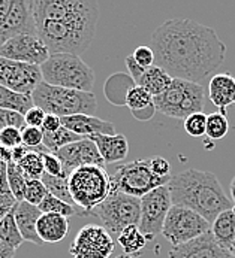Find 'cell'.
Segmentation results:
<instances>
[{
    "mask_svg": "<svg viewBox=\"0 0 235 258\" xmlns=\"http://www.w3.org/2000/svg\"><path fill=\"white\" fill-rule=\"evenodd\" d=\"M150 48L156 66L174 79L199 84L225 61L226 45L214 29L191 18H172L153 32Z\"/></svg>",
    "mask_w": 235,
    "mask_h": 258,
    "instance_id": "cell-1",
    "label": "cell"
},
{
    "mask_svg": "<svg viewBox=\"0 0 235 258\" xmlns=\"http://www.w3.org/2000/svg\"><path fill=\"white\" fill-rule=\"evenodd\" d=\"M99 5L85 0H35L36 36L50 54L79 55L93 42Z\"/></svg>",
    "mask_w": 235,
    "mask_h": 258,
    "instance_id": "cell-2",
    "label": "cell"
},
{
    "mask_svg": "<svg viewBox=\"0 0 235 258\" xmlns=\"http://www.w3.org/2000/svg\"><path fill=\"white\" fill-rule=\"evenodd\" d=\"M172 205L195 211L207 221H214L222 212L234 208L213 172L186 169L171 176L168 182Z\"/></svg>",
    "mask_w": 235,
    "mask_h": 258,
    "instance_id": "cell-3",
    "label": "cell"
},
{
    "mask_svg": "<svg viewBox=\"0 0 235 258\" xmlns=\"http://www.w3.org/2000/svg\"><path fill=\"white\" fill-rule=\"evenodd\" d=\"M69 194L74 208L81 217H91V212L111 194V175L102 166H82L71 172L68 178Z\"/></svg>",
    "mask_w": 235,
    "mask_h": 258,
    "instance_id": "cell-4",
    "label": "cell"
},
{
    "mask_svg": "<svg viewBox=\"0 0 235 258\" xmlns=\"http://www.w3.org/2000/svg\"><path fill=\"white\" fill-rule=\"evenodd\" d=\"M33 105L45 113L60 118L74 115H95L98 99L93 93L54 87L42 82L32 94Z\"/></svg>",
    "mask_w": 235,
    "mask_h": 258,
    "instance_id": "cell-5",
    "label": "cell"
},
{
    "mask_svg": "<svg viewBox=\"0 0 235 258\" xmlns=\"http://www.w3.org/2000/svg\"><path fill=\"white\" fill-rule=\"evenodd\" d=\"M45 84L91 93L95 87V72L91 68L74 54H53L40 66Z\"/></svg>",
    "mask_w": 235,
    "mask_h": 258,
    "instance_id": "cell-6",
    "label": "cell"
},
{
    "mask_svg": "<svg viewBox=\"0 0 235 258\" xmlns=\"http://www.w3.org/2000/svg\"><path fill=\"white\" fill-rule=\"evenodd\" d=\"M204 105V87L201 84L184 79H172L169 88L160 96L155 97L156 112L177 119H186L194 113L202 112Z\"/></svg>",
    "mask_w": 235,
    "mask_h": 258,
    "instance_id": "cell-7",
    "label": "cell"
},
{
    "mask_svg": "<svg viewBox=\"0 0 235 258\" xmlns=\"http://www.w3.org/2000/svg\"><path fill=\"white\" fill-rule=\"evenodd\" d=\"M91 217H98L110 234L118 236L130 225H139L141 200L120 191H111L104 203H101Z\"/></svg>",
    "mask_w": 235,
    "mask_h": 258,
    "instance_id": "cell-8",
    "label": "cell"
},
{
    "mask_svg": "<svg viewBox=\"0 0 235 258\" xmlns=\"http://www.w3.org/2000/svg\"><path fill=\"white\" fill-rule=\"evenodd\" d=\"M171 178H159L150 167L149 160H135L120 164L111 175V191H120L127 196L141 199L159 186L168 185Z\"/></svg>",
    "mask_w": 235,
    "mask_h": 258,
    "instance_id": "cell-9",
    "label": "cell"
},
{
    "mask_svg": "<svg viewBox=\"0 0 235 258\" xmlns=\"http://www.w3.org/2000/svg\"><path fill=\"white\" fill-rule=\"evenodd\" d=\"M211 230V224L202 218L195 211L175 206L169 209L166 220L162 228L163 237L172 243V246L186 243L189 240H194L196 237L208 233Z\"/></svg>",
    "mask_w": 235,
    "mask_h": 258,
    "instance_id": "cell-10",
    "label": "cell"
},
{
    "mask_svg": "<svg viewBox=\"0 0 235 258\" xmlns=\"http://www.w3.org/2000/svg\"><path fill=\"white\" fill-rule=\"evenodd\" d=\"M36 35L32 0H0V48L17 35Z\"/></svg>",
    "mask_w": 235,
    "mask_h": 258,
    "instance_id": "cell-11",
    "label": "cell"
},
{
    "mask_svg": "<svg viewBox=\"0 0 235 258\" xmlns=\"http://www.w3.org/2000/svg\"><path fill=\"white\" fill-rule=\"evenodd\" d=\"M139 200H141V220L138 228L146 236V239L152 242L155 240L159 233H162L166 215L172 208L171 194L168 186L163 185L150 191Z\"/></svg>",
    "mask_w": 235,
    "mask_h": 258,
    "instance_id": "cell-12",
    "label": "cell"
},
{
    "mask_svg": "<svg viewBox=\"0 0 235 258\" xmlns=\"http://www.w3.org/2000/svg\"><path fill=\"white\" fill-rule=\"evenodd\" d=\"M69 252L74 258H110L114 240L105 227L87 224L77 233Z\"/></svg>",
    "mask_w": 235,
    "mask_h": 258,
    "instance_id": "cell-13",
    "label": "cell"
},
{
    "mask_svg": "<svg viewBox=\"0 0 235 258\" xmlns=\"http://www.w3.org/2000/svg\"><path fill=\"white\" fill-rule=\"evenodd\" d=\"M42 82L43 79L40 66L26 64L0 57V85L15 93L32 96Z\"/></svg>",
    "mask_w": 235,
    "mask_h": 258,
    "instance_id": "cell-14",
    "label": "cell"
},
{
    "mask_svg": "<svg viewBox=\"0 0 235 258\" xmlns=\"http://www.w3.org/2000/svg\"><path fill=\"white\" fill-rule=\"evenodd\" d=\"M50 55L48 48L36 35H17L0 48V57L33 66H42Z\"/></svg>",
    "mask_w": 235,
    "mask_h": 258,
    "instance_id": "cell-15",
    "label": "cell"
},
{
    "mask_svg": "<svg viewBox=\"0 0 235 258\" xmlns=\"http://www.w3.org/2000/svg\"><path fill=\"white\" fill-rule=\"evenodd\" d=\"M54 154L60 158L68 176L72 170L82 166H105L98 148L90 139H81L78 142L63 147Z\"/></svg>",
    "mask_w": 235,
    "mask_h": 258,
    "instance_id": "cell-16",
    "label": "cell"
},
{
    "mask_svg": "<svg viewBox=\"0 0 235 258\" xmlns=\"http://www.w3.org/2000/svg\"><path fill=\"white\" fill-rule=\"evenodd\" d=\"M232 255L223 249L213 237L211 230L194 240L172 246L168 258H231Z\"/></svg>",
    "mask_w": 235,
    "mask_h": 258,
    "instance_id": "cell-17",
    "label": "cell"
},
{
    "mask_svg": "<svg viewBox=\"0 0 235 258\" xmlns=\"http://www.w3.org/2000/svg\"><path fill=\"white\" fill-rule=\"evenodd\" d=\"M62 125L84 139L96 135H116V125L111 121L98 118L95 115H74L60 118Z\"/></svg>",
    "mask_w": 235,
    "mask_h": 258,
    "instance_id": "cell-18",
    "label": "cell"
},
{
    "mask_svg": "<svg viewBox=\"0 0 235 258\" xmlns=\"http://www.w3.org/2000/svg\"><path fill=\"white\" fill-rule=\"evenodd\" d=\"M42 212L39 211L38 206H33L27 202H18L17 206L14 208V217L17 227L24 239V242H30L33 245H43V242L40 240L36 231V222L39 220Z\"/></svg>",
    "mask_w": 235,
    "mask_h": 258,
    "instance_id": "cell-19",
    "label": "cell"
},
{
    "mask_svg": "<svg viewBox=\"0 0 235 258\" xmlns=\"http://www.w3.org/2000/svg\"><path fill=\"white\" fill-rule=\"evenodd\" d=\"M101 154L105 164L123 161L129 152V142L124 135H96L88 138Z\"/></svg>",
    "mask_w": 235,
    "mask_h": 258,
    "instance_id": "cell-20",
    "label": "cell"
},
{
    "mask_svg": "<svg viewBox=\"0 0 235 258\" xmlns=\"http://www.w3.org/2000/svg\"><path fill=\"white\" fill-rule=\"evenodd\" d=\"M208 97L219 112L225 113L226 108L235 105V78L229 74H217L210 79ZM226 115V113H225Z\"/></svg>",
    "mask_w": 235,
    "mask_h": 258,
    "instance_id": "cell-21",
    "label": "cell"
},
{
    "mask_svg": "<svg viewBox=\"0 0 235 258\" xmlns=\"http://www.w3.org/2000/svg\"><path fill=\"white\" fill-rule=\"evenodd\" d=\"M36 231L43 243H57L66 237L69 231V221L62 215L42 214L36 222Z\"/></svg>",
    "mask_w": 235,
    "mask_h": 258,
    "instance_id": "cell-22",
    "label": "cell"
},
{
    "mask_svg": "<svg viewBox=\"0 0 235 258\" xmlns=\"http://www.w3.org/2000/svg\"><path fill=\"white\" fill-rule=\"evenodd\" d=\"M135 81L132 76L124 72H116L105 81L104 94L105 99L114 106H126V97L129 91L135 87Z\"/></svg>",
    "mask_w": 235,
    "mask_h": 258,
    "instance_id": "cell-23",
    "label": "cell"
},
{
    "mask_svg": "<svg viewBox=\"0 0 235 258\" xmlns=\"http://www.w3.org/2000/svg\"><path fill=\"white\" fill-rule=\"evenodd\" d=\"M211 234L214 240L229 252L235 239V212L234 208L222 212L211 222Z\"/></svg>",
    "mask_w": 235,
    "mask_h": 258,
    "instance_id": "cell-24",
    "label": "cell"
},
{
    "mask_svg": "<svg viewBox=\"0 0 235 258\" xmlns=\"http://www.w3.org/2000/svg\"><path fill=\"white\" fill-rule=\"evenodd\" d=\"M172 79L174 78L168 72H165L162 68L155 64V66L144 71V74L139 78V81L136 82V85L143 87L153 97H157L169 88V85L172 84Z\"/></svg>",
    "mask_w": 235,
    "mask_h": 258,
    "instance_id": "cell-25",
    "label": "cell"
},
{
    "mask_svg": "<svg viewBox=\"0 0 235 258\" xmlns=\"http://www.w3.org/2000/svg\"><path fill=\"white\" fill-rule=\"evenodd\" d=\"M117 242L121 246V249L124 251V254L133 257V255H141L149 240L146 239V236L139 231L136 225H130L118 234Z\"/></svg>",
    "mask_w": 235,
    "mask_h": 258,
    "instance_id": "cell-26",
    "label": "cell"
},
{
    "mask_svg": "<svg viewBox=\"0 0 235 258\" xmlns=\"http://www.w3.org/2000/svg\"><path fill=\"white\" fill-rule=\"evenodd\" d=\"M33 106L35 105L32 96H24L0 85V109H8L26 115Z\"/></svg>",
    "mask_w": 235,
    "mask_h": 258,
    "instance_id": "cell-27",
    "label": "cell"
},
{
    "mask_svg": "<svg viewBox=\"0 0 235 258\" xmlns=\"http://www.w3.org/2000/svg\"><path fill=\"white\" fill-rule=\"evenodd\" d=\"M43 152H50L43 145L38 149H29L27 154L23 157V160L20 163H17L27 179H40L42 178V175H43L42 154Z\"/></svg>",
    "mask_w": 235,
    "mask_h": 258,
    "instance_id": "cell-28",
    "label": "cell"
},
{
    "mask_svg": "<svg viewBox=\"0 0 235 258\" xmlns=\"http://www.w3.org/2000/svg\"><path fill=\"white\" fill-rule=\"evenodd\" d=\"M81 139H84V138L72 133L71 130H68V128H65L62 125V128H59L54 133H45L43 132V142H42V145L46 148L50 152H57L59 149H62L63 147L71 145L74 142H78Z\"/></svg>",
    "mask_w": 235,
    "mask_h": 258,
    "instance_id": "cell-29",
    "label": "cell"
},
{
    "mask_svg": "<svg viewBox=\"0 0 235 258\" xmlns=\"http://www.w3.org/2000/svg\"><path fill=\"white\" fill-rule=\"evenodd\" d=\"M0 239L6 243V245H9L12 249H18L21 245H23V242H24V239H23V236H21V233H20V230H18V227H17V222H15V217H14V209H12V212H9L2 221H0Z\"/></svg>",
    "mask_w": 235,
    "mask_h": 258,
    "instance_id": "cell-30",
    "label": "cell"
},
{
    "mask_svg": "<svg viewBox=\"0 0 235 258\" xmlns=\"http://www.w3.org/2000/svg\"><path fill=\"white\" fill-rule=\"evenodd\" d=\"M8 184H9L11 194L15 197V200L23 202L24 200V192H26L27 178L21 172L20 166L17 163H14V161L8 163Z\"/></svg>",
    "mask_w": 235,
    "mask_h": 258,
    "instance_id": "cell-31",
    "label": "cell"
},
{
    "mask_svg": "<svg viewBox=\"0 0 235 258\" xmlns=\"http://www.w3.org/2000/svg\"><path fill=\"white\" fill-rule=\"evenodd\" d=\"M229 132V122L225 113L214 112L207 115V130L205 136H208L211 141H220L223 139Z\"/></svg>",
    "mask_w": 235,
    "mask_h": 258,
    "instance_id": "cell-32",
    "label": "cell"
},
{
    "mask_svg": "<svg viewBox=\"0 0 235 258\" xmlns=\"http://www.w3.org/2000/svg\"><path fill=\"white\" fill-rule=\"evenodd\" d=\"M38 208H39V211L42 214H54V215H62L65 218H69V217L77 214V209L72 205H69V203L63 202V200L54 197L50 192L45 196V199L42 200V203Z\"/></svg>",
    "mask_w": 235,
    "mask_h": 258,
    "instance_id": "cell-33",
    "label": "cell"
},
{
    "mask_svg": "<svg viewBox=\"0 0 235 258\" xmlns=\"http://www.w3.org/2000/svg\"><path fill=\"white\" fill-rule=\"evenodd\" d=\"M40 181L43 182L46 191L50 194H53L54 197L69 203L74 206L72 203V199H71V194H69V185H68V178L66 176H62V178H56V176H50L46 173L42 175Z\"/></svg>",
    "mask_w": 235,
    "mask_h": 258,
    "instance_id": "cell-34",
    "label": "cell"
},
{
    "mask_svg": "<svg viewBox=\"0 0 235 258\" xmlns=\"http://www.w3.org/2000/svg\"><path fill=\"white\" fill-rule=\"evenodd\" d=\"M153 105H155V97L150 93H147L143 87H138V85H135L126 97V106L130 109V112L141 111Z\"/></svg>",
    "mask_w": 235,
    "mask_h": 258,
    "instance_id": "cell-35",
    "label": "cell"
},
{
    "mask_svg": "<svg viewBox=\"0 0 235 258\" xmlns=\"http://www.w3.org/2000/svg\"><path fill=\"white\" fill-rule=\"evenodd\" d=\"M46 194H48V191L40 179H27L24 202H27L33 206H39Z\"/></svg>",
    "mask_w": 235,
    "mask_h": 258,
    "instance_id": "cell-36",
    "label": "cell"
},
{
    "mask_svg": "<svg viewBox=\"0 0 235 258\" xmlns=\"http://www.w3.org/2000/svg\"><path fill=\"white\" fill-rule=\"evenodd\" d=\"M184 130L192 138H201L207 130V115L204 112H198L184 119Z\"/></svg>",
    "mask_w": 235,
    "mask_h": 258,
    "instance_id": "cell-37",
    "label": "cell"
},
{
    "mask_svg": "<svg viewBox=\"0 0 235 258\" xmlns=\"http://www.w3.org/2000/svg\"><path fill=\"white\" fill-rule=\"evenodd\" d=\"M42 158H43V173L50 176H56V178H62V176L69 178L65 172V167L60 158L54 152H43Z\"/></svg>",
    "mask_w": 235,
    "mask_h": 258,
    "instance_id": "cell-38",
    "label": "cell"
},
{
    "mask_svg": "<svg viewBox=\"0 0 235 258\" xmlns=\"http://www.w3.org/2000/svg\"><path fill=\"white\" fill-rule=\"evenodd\" d=\"M21 141H23V147L29 149H38L42 147L43 142V130L38 127L26 125L24 128H21Z\"/></svg>",
    "mask_w": 235,
    "mask_h": 258,
    "instance_id": "cell-39",
    "label": "cell"
},
{
    "mask_svg": "<svg viewBox=\"0 0 235 258\" xmlns=\"http://www.w3.org/2000/svg\"><path fill=\"white\" fill-rule=\"evenodd\" d=\"M9 127H15L20 130L26 127L24 115L18 112L8 111V109H0V132Z\"/></svg>",
    "mask_w": 235,
    "mask_h": 258,
    "instance_id": "cell-40",
    "label": "cell"
},
{
    "mask_svg": "<svg viewBox=\"0 0 235 258\" xmlns=\"http://www.w3.org/2000/svg\"><path fill=\"white\" fill-rule=\"evenodd\" d=\"M23 145L21 141V130L15 127H9L0 132V148L14 149Z\"/></svg>",
    "mask_w": 235,
    "mask_h": 258,
    "instance_id": "cell-41",
    "label": "cell"
},
{
    "mask_svg": "<svg viewBox=\"0 0 235 258\" xmlns=\"http://www.w3.org/2000/svg\"><path fill=\"white\" fill-rule=\"evenodd\" d=\"M132 57H133V60H135L141 68H144V69H149V68L155 66V63H156L153 49H152L150 46H146V45L138 46V48L133 51Z\"/></svg>",
    "mask_w": 235,
    "mask_h": 258,
    "instance_id": "cell-42",
    "label": "cell"
},
{
    "mask_svg": "<svg viewBox=\"0 0 235 258\" xmlns=\"http://www.w3.org/2000/svg\"><path fill=\"white\" fill-rule=\"evenodd\" d=\"M150 167H152V172L156 176H159V178H171L169 161L165 160L163 157H153V158H150Z\"/></svg>",
    "mask_w": 235,
    "mask_h": 258,
    "instance_id": "cell-43",
    "label": "cell"
},
{
    "mask_svg": "<svg viewBox=\"0 0 235 258\" xmlns=\"http://www.w3.org/2000/svg\"><path fill=\"white\" fill-rule=\"evenodd\" d=\"M46 113L42 111L38 106H33L30 111L24 115V121H26V125L29 127H38L42 128V124H43V119H45Z\"/></svg>",
    "mask_w": 235,
    "mask_h": 258,
    "instance_id": "cell-44",
    "label": "cell"
},
{
    "mask_svg": "<svg viewBox=\"0 0 235 258\" xmlns=\"http://www.w3.org/2000/svg\"><path fill=\"white\" fill-rule=\"evenodd\" d=\"M17 200L12 194H6V196H0V221L9 214L12 212V209L17 206Z\"/></svg>",
    "mask_w": 235,
    "mask_h": 258,
    "instance_id": "cell-45",
    "label": "cell"
},
{
    "mask_svg": "<svg viewBox=\"0 0 235 258\" xmlns=\"http://www.w3.org/2000/svg\"><path fill=\"white\" fill-rule=\"evenodd\" d=\"M59 128H62V119H60V116L46 113V116L43 119V124H42V130L45 133H54Z\"/></svg>",
    "mask_w": 235,
    "mask_h": 258,
    "instance_id": "cell-46",
    "label": "cell"
},
{
    "mask_svg": "<svg viewBox=\"0 0 235 258\" xmlns=\"http://www.w3.org/2000/svg\"><path fill=\"white\" fill-rule=\"evenodd\" d=\"M126 68H127V71H129V75L132 76V79L135 81V84L139 81V78L143 76L144 74V68H141L135 60H133V57H132V54L130 55H127L126 57Z\"/></svg>",
    "mask_w": 235,
    "mask_h": 258,
    "instance_id": "cell-47",
    "label": "cell"
},
{
    "mask_svg": "<svg viewBox=\"0 0 235 258\" xmlns=\"http://www.w3.org/2000/svg\"><path fill=\"white\" fill-rule=\"evenodd\" d=\"M11 194L9 184H8V163L0 157V196Z\"/></svg>",
    "mask_w": 235,
    "mask_h": 258,
    "instance_id": "cell-48",
    "label": "cell"
},
{
    "mask_svg": "<svg viewBox=\"0 0 235 258\" xmlns=\"http://www.w3.org/2000/svg\"><path fill=\"white\" fill-rule=\"evenodd\" d=\"M156 113V106H150V108H146V109H141V111L132 112V115L135 116V119L138 121H149L153 118V115Z\"/></svg>",
    "mask_w": 235,
    "mask_h": 258,
    "instance_id": "cell-49",
    "label": "cell"
},
{
    "mask_svg": "<svg viewBox=\"0 0 235 258\" xmlns=\"http://www.w3.org/2000/svg\"><path fill=\"white\" fill-rule=\"evenodd\" d=\"M15 257V249H12L9 245H6L0 239V258H14Z\"/></svg>",
    "mask_w": 235,
    "mask_h": 258,
    "instance_id": "cell-50",
    "label": "cell"
},
{
    "mask_svg": "<svg viewBox=\"0 0 235 258\" xmlns=\"http://www.w3.org/2000/svg\"><path fill=\"white\" fill-rule=\"evenodd\" d=\"M231 197H232V203L235 205V178L231 182Z\"/></svg>",
    "mask_w": 235,
    "mask_h": 258,
    "instance_id": "cell-51",
    "label": "cell"
},
{
    "mask_svg": "<svg viewBox=\"0 0 235 258\" xmlns=\"http://www.w3.org/2000/svg\"><path fill=\"white\" fill-rule=\"evenodd\" d=\"M229 254L235 258V239H234V243H232V246H231V249H229Z\"/></svg>",
    "mask_w": 235,
    "mask_h": 258,
    "instance_id": "cell-52",
    "label": "cell"
},
{
    "mask_svg": "<svg viewBox=\"0 0 235 258\" xmlns=\"http://www.w3.org/2000/svg\"><path fill=\"white\" fill-rule=\"evenodd\" d=\"M116 258H133L132 255H127V254H121V255H118V257Z\"/></svg>",
    "mask_w": 235,
    "mask_h": 258,
    "instance_id": "cell-53",
    "label": "cell"
},
{
    "mask_svg": "<svg viewBox=\"0 0 235 258\" xmlns=\"http://www.w3.org/2000/svg\"><path fill=\"white\" fill-rule=\"evenodd\" d=\"M231 258H234V257H231Z\"/></svg>",
    "mask_w": 235,
    "mask_h": 258,
    "instance_id": "cell-54",
    "label": "cell"
}]
</instances>
